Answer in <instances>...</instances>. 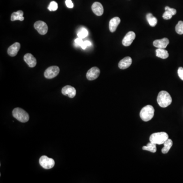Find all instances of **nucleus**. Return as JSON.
Returning a JSON list of instances; mask_svg holds the SVG:
<instances>
[{"label": "nucleus", "instance_id": "f257e3e1", "mask_svg": "<svg viewBox=\"0 0 183 183\" xmlns=\"http://www.w3.org/2000/svg\"><path fill=\"white\" fill-rule=\"evenodd\" d=\"M157 102L160 107L165 108L171 104L172 102V97L168 92L162 91L158 95Z\"/></svg>", "mask_w": 183, "mask_h": 183}, {"label": "nucleus", "instance_id": "f03ea898", "mask_svg": "<svg viewBox=\"0 0 183 183\" xmlns=\"http://www.w3.org/2000/svg\"><path fill=\"white\" fill-rule=\"evenodd\" d=\"M154 108L152 105H147L143 107L140 112V117L145 122H148L154 116Z\"/></svg>", "mask_w": 183, "mask_h": 183}, {"label": "nucleus", "instance_id": "7ed1b4c3", "mask_svg": "<svg viewBox=\"0 0 183 183\" xmlns=\"http://www.w3.org/2000/svg\"><path fill=\"white\" fill-rule=\"evenodd\" d=\"M168 138V135L164 132H160L152 134L150 137V142L156 145H162Z\"/></svg>", "mask_w": 183, "mask_h": 183}, {"label": "nucleus", "instance_id": "20e7f679", "mask_svg": "<svg viewBox=\"0 0 183 183\" xmlns=\"http://www.w3.org/2000/svg\"><path fill=\"white\" fill-rule=\"evenodd\" d=\"M13 117L22 123H26L29 120V115L25 110L20 108H15L12 112Z\"/></svg>", "mask_w": 183, "mask_h": 183}, {"label": "nucleus", "instance_id": "39448f33", "mask_svg": "<svg viewBox=\"0 0 183 183\" xmlns=\"http://www.w3.org/2000/svg\"><path fill=\"white\" fill-rule=\"evenodd\" d=\"M39 163L41 166L45 169H49L54 167L55 162L52 158H49L46 156H42L39 159Z\"/></svg>", "mask_w": 183, "mask_h": 183}, {"label": "nucleus", "instance_id": "423d86ee", "mask_svg": "<svg viewBox=\"0 0 183 183\" xmlns=\"http://www.w3.org/2000/svg\"><path fill=\"white\" fill-rule=\"evenodd\" d=\"M59 72L60 68L59 67L57 66H50L45 71L44 75L46 79H52L57 76Z\"/></svg>", "mask_w": 183, "mask_h": 183}, {"label": "nucleus", "instance_id": "0eeeda50", "mask_svg": "<svg viewBox=\"0 0 183 183\" xmlns=\"http://www.w3.org/2000/svg\"><path fill=\"white\" fill-rule=\"evenodd\" d=\"M35 29L37 31L40 35H43L47 33L48 32V26L45 22L41 20H39L34 23Z\"/></svg>", "mask_w": 183, "mask_h": 183}, {"label": "nucleus", "instance_id": "6e6552de", "mask_svg": "<svg viewBox=\"0 0 183 183\" xmlns=\"http://www.w3.org/2000/svg\"><path fill=\"white\" fill-rule=\"evenodd\" d=\"M100 70L99 68L96 67H94L91 68L87 73V78L89 80H93L97 79L99 76Z\"/></svg>", "mask_w": 183, "mask_h": 183}, {"label": "nucleus", "instance_id": "1a4fd4ad", "mask_svg": "<svg viewBox=\"0 0 183 183\" xmlns=\"http://www.w3.org/2000/svg\"><path fill=\"white\" fill-rule=\"evenodd\" d=\"M62 93L64 95L68 96L69 97L73 98L76 94V91L74 87L71 86H65L62 89Z\"/></svg>", "mask_w": 183, "mask_h": 183}, {"label": "nucleus", "instance_id": "9d476101", "mask_svg": "<svg viewBox=\"0 0 183 183\" xmlns=\"http://www.w3.org/2000/svg\"><path fill=\"white\" fill-rule=\"evenodd\" d=\"M135 34L134 32H129L122 40V44L125 46H129L131 45L135 38Z\"/></svg>", "mask_w": 183, "mask_h": 183}, {"label": "nucleus", "instance_id": "9b49d317", "mask_svg": "<svg viewBox=\"0 0 183 183\" xmlns=\"http://www.w3.org/2000/svg\"><path fill=\"white\" fill-rule=\"evenodd\" d=\"M169 43V41L167 38H163L161 39L155 40L153 42V45L157 49H165L166 48Z\"/></svg>", "mask_w": 183, "mask_h": 183}, {"label": "nucleus", "instance_id": "f8f14e48", "mask_svg": "<svg viewBox=\"0 0 183 183\" xmlns=\"http://www.w3.org/2000/svg\"><path fill=\"white\" fill-rule=\"evenodd\" d=\"M23 59L28 66L31 68L34 67L37 64V61L35 57L31 53H27L23 57Z\"/></svg>", "mask_w": 183, "mask_h": 183}, {"label": "nucleus", "instance_id": "ddd939ff", "mask_svg": "<svg viewBox=\"0 0 183 183\" xmlns=\"http://www.w3.org/2000/svg\"><path fill=\"white\" fill-rule=\"evenodd\" d=\"M92 9L93 12L97 16H101L104 12L103 6L99 2H95L92 6Z\"/></svg>", "mask_w": 183, "mask_h": 183}, {"label": "nucleus", "instance_id": "4468645a", "mask_svg": "<svg viewBox=\"0 0 183 183\" xmlns=\"http://www.w3.org/2000/svg\"><path fill=\"white\" fill-rule=\"evenodd\" d=\"M20 48V43L15 42L9 47L7 50L8 54L11 57H15L17 55Z\"/></svg>", "mask_w": 183, "mask_h": 183}, {"label": "nucleus", "instance_id": "2eb2a0df", "mask_svg": "<svg viewBox=\"0 0 183 183\" xmlns=\"http://www.w3.org/2000/svg\"><path fill=\"white\" fill-rule=\"evenodd\" d=\"M132 62V60L130 57H124L119 63V67L121 69H126L129 68Z\"/></svg>", "mask_w": 183, "mask_h": 183}, {"label": "nucleus", "instance_id": "dca6fc26", "mask_svg": "<svg viewBox=\"0 0 183 183\" xmlns=\"http://www.w3.org/2000/svg\"><path fill=\"white\" fill-rule=\"evenodd\" d=\"M121 23V19L119 17H114L111 19L109 23V30L112 33L116 31L117 26Z\"/></svg>", "mask_w": 183, "mask_h": 183}, {"label": "nucleus", "instance_id": "f3484780", "mask_svg": "<svg viewBox=\"0 0 183 183\" xmlns=\"http://www.w3.org/2000/svg\"><path fill=\"white\" fill-rule=\"evenodd\" d=\"M23 12L22 10H19L17 12H13L11 16V20L13 22L15 20H20L23 21L24 20V17L23 16Z\"/></svg>", "mask_w": 183, "mask_h": 183}, {"label": "nucleus", "instance_id": "a211bd4d", "mask_svg": "<svg viewBox=\"0 0 183 183\" xmlns=\"http://www.w3.org/2000/svg\"><path fill=\"white\" fill-rule=\"evenodd\" d=\"M164 147L162 149V153L163 154H167L170 150V148L172 147L173 145V142L171 139L168 138L163 144Z\"/></svg>", "mask_w": 183, "mask_h": 183}, {"label": "nucleus", "instance_id": "6ab92c4d", "mask_svg": "<svg viewBox=\"0 0 183 183\" xmlns=\"http://www.w3.org/2000/svg\"><path fill=\"white\" fill-rule=\"evenodd\" d=\"M156 56L162 59H166L169 57V53L167 50L163 49H156Z\"/></svg>", "mask_w": 183, "mask_h": 183}, {"label": "nucleus", "instance_id": "aec40b11", "mask_svg": "<svg viewBox=\"0 0 183 183\" xmlns=\"http://www.w3.org/2000/svg\"><path fill=\"white\" fill-rule=\"evenodd\" d=\"M146 18L147 21L149 23V24L151 27H155L156 24H157V19L151 13H148L146 15Z\"/></svg>", "mask_w": 183, "mask_h": 183}, {"label": "nucleus", "instance_id": "412c9836", "mask_svg": "<svg viewBox=\"0 0 183 183\" xmlns=\"http://www.w3.org/2000/svg\"><path fill=\"white\" fill-rule=\"evenodd\" d=\"M143 150L148 151L152 153H155L157 151V147L156 144L153 143H147L146 146H143Z\"/></svg>", "mask_w": 183, "mask_h": 183}, {"label": "nucleus", "instance_id": "4be33fe9", "mask_svg": "<svg viewBox=\"0 0 183 183\" xmlns=\"http://www.w3.org/2000/svg\"><path fill=\"white\" fill-rule=\"evenodd\" d=\"M88 34H89L88 31L85 28H81L77 32V36L79 38L82 39L86 37H87Z\"/></svg>", "mask_w": 183, "mask_h": 183}, {"label": "nucleus", "instance_id": "5701e85b", "mask_svg": "<svg viewBox=\"0 0 183 183\" xmlns=\"http://www.w3.org/2000/svg\"><path fill=\"white\" fill-rule=\"evenodd\" d=\"M176 31L178 34H183V21H179L177 23V26H176Z\"/></svg>", "mask_w": 183, "mask_h": 183}, {"label": "nucleus", "instance_id": "b1692460", "mask_svg": "<svg viewBox=\"0 0 183 183\" xmlns=\"http://www.w3.org/2000/svg\"><path fill=\"white\" fill-rule=\"evenodd\" d=\"M57 8H58V5H57V3L56 2L53 1L50 2V4L49 5L48 9L50 11H54L57 10Z\"/></svg>", "mask_w": 183, "mask_h": 183}, {"label": "nucleus", "instance_id": "393cba45", "mask_svg": "<svg viewBox=\"0 0 183 183\" xmlns=\"http://www.w3.org/2000/svg\"><path fill=\"white\" fill-rule=\"evenodd\" d=\"M172 16L173 15H172V13H170V12L168 11H165L164 13H163L162 17L164 19L168 20V19H172Z\"/></svg>", "mask_w": 183, "mask_h": 183}, {"label": "nucleus", "instance_id": "a878e982", "mask_svg": "<svg viewBox=\"0 0 183 183\" xmlns=\"http://www.w3.org/2000/svg\"><path fill=\"white\" fill-rule=\"evenodd\" d=\"M91 45V42L88 41V40H86V41L83 42V43H82V45H81L80 46L83 49H85L87 46H90Z\"/></svg>", "mask_w": 183, "mask_h": 183}, {"label": "nucleus", "instance_id": "bb28decb", "mask_svg": "<svg viewBox=\"0 0 183 183\" xmlns=\"http://www.w3.org/2000/svg\"><path fill=\"white\" fill-rule=\"evenodd\" d=\"M165 11H168L170 12V13H172V15H176V13H177V10L174 8H170L168 6H166L165 8Z\"/></svg>", "mask_w": 183, "mask_h": 183}, {"label": "nucleus", "instance_id": "cd10ccee", "mask_svg": "<svg viewBox=\"0 0 183 183\" xmlns=\"http://www.w3.org/2000/svg\"><path fill=\"white\" fill-rule=\"evenodd\" d=\"M177 73L179 77L181 79L183 80V68L182 67H179L177 70Z\"/></svg>", "mask_w": 183, "mask_h": 183}, {"label": "nucleus", "instance_id": "c85d7f7f", "mask_svg": "<svg viewBox=\"0 0 183 183\" xmlns=\"http://www.w3.org/2000/svg\"><path fill=\"white\" fill-rule=\"evenodd\" d=\"M65 3H66V6L69 8H72L74 7V5L71 0H66Z\"/></svg>", "mask_w": 183, "mask_h": 183}, {"label": "nucleus", "instance_id": "c756f323", "mask_svg": "<svg viewBox=\"0 0 183 183\" xmlns=\"http://www.w3.org/2000/svg\"><path fill=\"white\" fill-rule=\"evenodd\" d=\"M83 39L80 38H78L75 40V43L77 45L81 46L82 43H83Z\"/></svg>", "mask_w": 183, "mask_h": 183}]
</instances>
